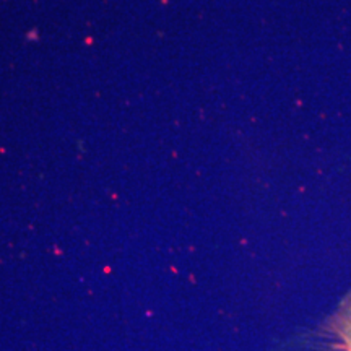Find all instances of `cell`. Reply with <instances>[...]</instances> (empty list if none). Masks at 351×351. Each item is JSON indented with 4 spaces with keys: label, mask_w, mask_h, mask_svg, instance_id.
Listing matches in <instances>:
<instances>
[{
    "label": "cell",
    "mask_w": 351,
    "mask_h": 351,
    "mask_svg": "<svg viewBox=\"0 0 351 351\" xmlns=\"http://www.w3.org/2000/svg\"><path fill=\"white\" fill-rule=\"evenodd\" d=\"M333 328H335V340L339 351H351V296L341 306Z\"/></svg>",
    "instance_id": "1"
}]
</instances>
